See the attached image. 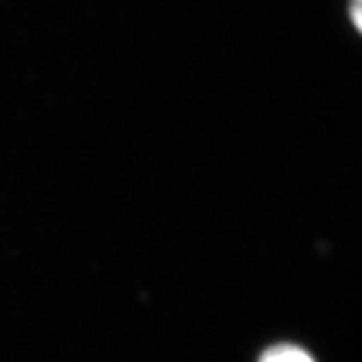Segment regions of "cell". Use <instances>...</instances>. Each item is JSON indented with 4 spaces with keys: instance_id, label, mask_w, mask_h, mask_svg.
Here are the masks:
<instances>
[{
    "instance_id": "7a4b0ae2",
    "label": "cell",
    "mask_w": 362,
    "mask_h": 362,
    "mask_svg": "<svg viewBox=\"0 0 362 362\" xmlns=\"http://www.w3.org/2000/svg\"><path fill=\"white\" fill-rule=\"evenodd\" d=\"M349 17L352 25L362 35V0H349Z\"/></svg>"
},
{
    "instance_id": "6da1fadb",
    "label": "cell",
    "mask_w": 362,
    "mask_h": 362,
    "mask_svg": "<svg viewBox=\"0 0 362 362\" xmlns=\"http://www.w3.org/2000/svg\"><path fill=\"white\" fill-rule=\"evenodd\" d=\"M259 362H317L309 352L292 344H279L262 354Z\"/></svg>"
}]
</instances>
